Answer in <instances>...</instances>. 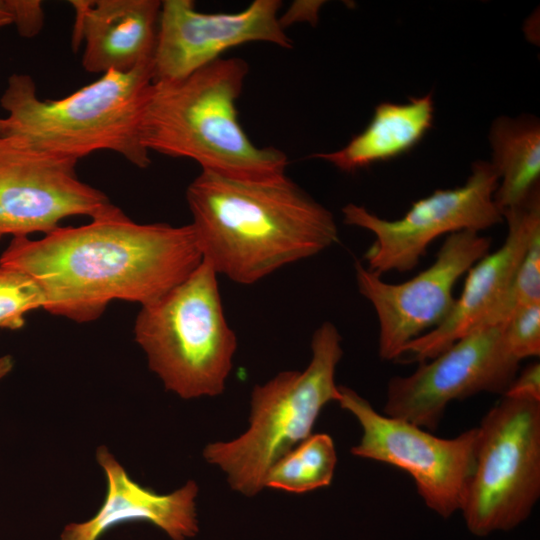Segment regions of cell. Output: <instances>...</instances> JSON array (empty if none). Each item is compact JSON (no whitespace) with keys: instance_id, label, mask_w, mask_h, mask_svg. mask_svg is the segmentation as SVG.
<instances>
[{"instance_id":"e0dca14e","label":"cell","mask_w":540,"mask_h":540,"mask_svg":"<svg viewBox=\"0 0 540 540\" xmlns=\"http://www.w3.org/2000/svg\"><path fill=\"white\" fill-rule=\"evenodd\" d=\"M433 119L432 93L411 98L403 104L383 102L375 107L367 127L348 144L311 157L327 161L343 172L354 173L410 151L431 129Z\"/></svg>"},{"instance_id":"30bf717a","label":"cell","mask_w":540,"mask_h":540,"mask_svg":"<svg viewBox=\"0 0 540 540\" xmlns=\"http://www.w3.org/2000/svg\"><path fill=\"white\" fill-rule=\"evenodd\" d=\"M431 360L390 379L385 415L435 430L450 402L482 392L504 395L520 363L504 343L502 324L473 330Z\"/></svg>"},{"instance_id":"4fadbf2b","label":"cell","mask_w":540,"mask_h":540,"mask_svg":"<svg viewBox=\"0 0 540 540\" xmlns=\"http://www.w3.org/2000/svg\"><path fill=\"white\" fill-rule=\"evenodd\" d=\"M278 0H255L236 13H203L191 0L161 2L153 82L178 80L221 58L226 50L266 42L288 49Z\"/></svg>"},{"instance_id":"2e32d148","label":"cell","mask_w":540,"mask_h":540,"mask_svg":"<svg viewBox=\"0 0 540 540\" xmlns=\"http://www.w3.org/2000/svg\"><path fill=\"white\" fill-rule=\"evenodd\" d=\"M72 45L84 43L82 65L91 73L127 72L153 61L161 1L72 0Z\"/></svg>"},{"instance_id":"44dd1931","label":"cell","mask_w":540,"mask_h":540,"mask_svg":"<svg viewBox=\"0 0 540 540\" xmlns=\"http://www.w3.org/2000/svg\"><path fill=\"white\" fill-rule=\"evenodd\" d=\"M45 296L39 283L29 274L0 266V328L19 329L26 313L44 309Z\"/></svg>"},{"instance_id":"ac0fdd59","label":"cell","mask_w":540,"mask_h":540,"mask_svg":"<svg viewBox=\"0 0 540 540\" xmlns=\"http://www.w3.org/2000/svg\"><path fill=\"white\" fill-rule=\"evenodd\" d=\"M489 140L493 151L491 164L499 177L494 201L503 213L539 192V121L532 116L499 117L491 126Z\"/></svg>"},{"instance_id":"7402d4cb","label":"cell","mask_w":540,"mask_h":540,"mask_svg":"<svg viewBox=\"0 0 540 540\" xmlns=\"http://www.w3.org/2000/svg\"><path fill=\"white\" fill-rule=\"evenodd\" d=\"M502 336L519 361L540 355V303L517 309L502 324Z\"/></svg>"},{"instance_id":"484cf974","label":"cell","mask_w":540,"mask_h":540,"mask_svg":"<svg viewBox=\"0 0 540 540\" xmlns=\"http://www.w3.org/2000/svg\"><path fill=\"white\" fill-rule=\"evenodd\" d=\"M14 23L11 0H0V27Z\"/></svg>"},{"instance_id":"6da1fadb","label":"cell","mask_w":540,"mask_h":540,"mask_svg":"<svg viewBox=\"0 0 540 540\" xmlns=\"http://www.w3.org/2000/svg\"><path fill=\"white\" fill-rule=\"evenodd\" d=\"M202 261L191 224H139L120 209L41 239L16 236L0 256V266L39 283L44 310L79 323L98 318L114 300H158Z\"/></svg>"},{"instance_id":"277c9868","label":"cell","mask_w":540,"mask_h":540,"mask_svg":"<svg viewBox=\"0 0 540 540\" xmlns=\"http://www.w3.org/2000/svg\"><path fill=\"white\" fill-rule=\"evenodd\" d=\"M152 82L150 61L127 72H106L67 97L44 100L29 75L13 74L0 99L8 113L1 134L77 161L109 150L145 168L151 160L140 140V120Z\"/></svg>"},{"instance_id":"9c48e42d","label":"cell","mask_w":540,"mask_h":540,"mask_svg":"<svg viewBox=\"0 0 540 540\" xmlns=\"http://www.w3.org/2000/svg\"><path fill=\"white\" fill-rule=\"evenodd\" d=\"M337 402L359 422L354 456L396 466L410 474L426 506L443 518L460 511L473 474L478 429L451 439L439 438L402 419L374 410L354 390L339 386Z\"/></svg>"},{"instance_id":"7a4b0ae2","label":"cell","mask_w":540,"mask_h":540,"mask_svg":"<svg viewBox=\"0 0 540 540\" xmlns=\"http://www.w3.org/2000/svg\"><path fill=\"white\" fill-rule=\"evenodd\" d=\"M186 199L203 261L241 285L315 256L339 238L333 214L287 175L249 181L201 170Z\"/></svg>"},{"instance_id":"3957f363","label":"cell","mask_w":540,"mask_h":540,"mask_svg":"<svg viewBox=\"0 0 540 540\" xmlns=\"http://www.w3.org/2000/svg\"><path fill=\"white\" fill-rule=\"evenodd\" d=\"M248 70L242 58H219L184 78L152 82L140 120L144 148L233 179L286 175V154L253 144L238 120L236 102Z\"/></svg>"},{"instance_id":"8fae6325","label":"cell","mask_w":540,"mask_h":540,"mask_svg":"<svg viewBox=\"0 0 540 540\" xmlns=\"http://www.w3.org/2000/svg\"><path fill=\"white\" fill-rule=\"evenodd\" d=\"M77 160L0 135V235L48 234L70 216L93 219L119 208L102 191L81 181Z\"/></svg>"},{"instance_id":"f1b7e54d","label":"cell","mask_w":540,"mask_h":540,"mask_svg":"<svg viewBox=\"0 0 540 540\" xmlns=\"http://www.w3.org/2000/svg\"><path fill=\"white\" fill-rule=\"evenodd\" d=\"M2 235H0V238H1Z\"/></svg>"},{"instance_id":"d4e9b609","label":"cell","mask_w":540,"mask_h":540,"mask_svg":"<svg viewBox=\"0 0 540 540\" xmlns=\"http://www.w3.org/2000/svg\"><path fill=\"white\" fill-rule=\"evenodd\" d=\"M322 2L320 1H299L293 3L287 14L280 17V23L285 28L296 21H317L318 11Z\"/></svg>"},{"instance_id":"ba28073f","label":"cell","mask_w":540,"mask_h":540,"mask_svg":"<svg viewBox=\"0 0 540 540\" xmlns=\"http://www.w3.org/2000/svg\"><path fill=\"white\" fill-rule=\"evenodd\" d=\"M499 177L491 163L478 161L466 183L437 189L414 202L397 220L380 218L364 206L349 203L342 208L343 221L375 236L364 254L365 266L381 276L415 268L431 242L444 234L480 232L503 220L494 201Z\"/></svg>"},{"instance_id":"9a60e30c","label":"cell","mask_w":540,"mask_h":540,"mask_svg":"<svg viewBox=\"0 0 540 540\" xmlns=\"http://www.w3.org/2000/svg\"><path fill=\"white\" fill-rule=\"evenodd\" d=\"M107 488L102 506L90 519L67 524L57 540H99L112 527L148 522L171 540H188L199 532L196 498L199 487L189 480L168 494H159L134 481L105 446L96 450Z\"/></svg>"},{"instance_id":"5bb4252c","label":"cell","mask_w":540,"mask_h":540,"mask_svg":"<svg viewBox=\"0 0 540 540\" xmlns=\"http://www.w3.org/2000/svg\"><path fill=\"white\" fill-rule=\"evenodd\" d=\"M508 224L504 243L467 272L464 287L450 313L435 328L412 340L403 355L424 362L479 328L507 292L532 240L540 232V193L502 213Z\"/></svg>"},{"instance_id":"8992f818","label":"cell","mask_w":540,"mask_h":540,"mask_svg":"<svg viewBox=\"0 0 540 540\" xmlns=\"http://www.w3.org/2000/svg\"><path fill=\"white\" fill-rule=\"evenodd\" d=\"M134 334L167 391L182 399L224 392L237 338L224 313L218 275L206 262L164 296L141 306Z\"/></svg>"},{"instance_id":"603a6c76","label":"cell","mask_w":540,"mask_h":540,"mask_svg":"<svg viewBox=\"0 0 540 540\" xmlns=\"http://www.w3.org/2000/svg\"><path fill=\"white\" fill-rule=\"evenodd\" d=\"M14 24L24 37L36 35L44 23V12L39 0H11Z\"/></svg>"},{"instance_id":"83f0119b","label":"cell","mask_w":540,"mask_h":540,"mask_svg":"<svg viewBox=\"0 0 540 540\" xmlns=\"http://www.w3.org/2000/svg\"><path fill=\"white\" fill-rule=\"evenodd\" d=\"M2 129H3V118H0V135L2 133Z\"/></svg>"},{"instance_id":"52a82bcc","label":"cell","mask_w":540,"mask_h":540,"mask_svg":"<svg viewBox=\"0 0 540 540\" xmlns=\"http://www.w3.org/2000/svg\"><path fill=\"white\" fill-rule=\"evenodd\" d=\"M502 396L477 427L475 467L460 509L479 537L519 526L540 496V400Z\"/></svg>"},{"instance_id":"4316f807","label":"cell","mask_w":540,"mask_h":540,"mask_svg":"<svg viewBox=\"0 0 540 540\" xmlns=\"http://www.w3.org/2000/svg\"><path fill=\"white\" fill-rule=\"evenodd\" d=\"M14 367V360L11 355L0 356V381L4 379Z\"/></svg>"},{"instance_id":"cb8c5ba5","label":"cell","mask_w":540,"mask_h":540,"mask_svg":"<svg viewBox=\"0 0 540 540\" xmlns=\"http://www.w3.org/2000/svg\"><path fill=\"white\" fill-rule=\"evenodd\" d=\"M504 395L523 396L540 400V364L534 362L516 375Z\"/></svg>"},{"instance_id":"ffe728a7","label":"cell","mask_w":540,"mask_h":540,"mask_svg":"<svg viewBox=\"0 0 540 540\" xmlns=\"http://www.w3.org/2000/svg\"><path fill=\"white\" fill-rule=\"evenodd\" d=\"M540 303V232L531 240L513 280L480 327L503 324L519 308Z\"/></svg>"},{"instance_id":"5b68a950","label":"cell","mask_w":540,"mask_h":540,"mask_svg":"<svg viewBox=\"0 0 540 540\" xmlns=\"http://www.w3.org/2000/svg\"><path fill=\"white\" fill-rule=\"evenodd\" d=\"M341 336L326 321L313 333L312 356L303 371H283L251 392L249 427L230 441L205 446L204 459L219 467L232 489L255 496L270 468L312 434L323 409L339 398L336 368L342 358Z\"/></svg>"},{"instance_id":"7c38bea8","label":"cell","mask_w":540,"mask_h":540,"mask_svg":"<svg viewBox=\"0 0 540 540\" xmlns=\"http://www.w3.org/2000/svg\"><path fill=\"white\" fill-rule=\"evenodd\" d=\"M491 239L473 231L447 236L432 265L408 281L392 284L355 263L357 287L373 306L379 322V356L395 360L404 348L450 313L456 282L483 256Z\"/></svg>"},{"instance_id":"d6986e66","label":"cell","mask_w":540,"mask_h":540,"mask_svg":"<svg viewBox=\"0 0 540 540\" xmlns=\"http://www.w3.org/2000/svg\"><path fill=\"white\" fill-rule=\"evenodd\" d=\"M337 454L326 433L311 434L281 457L268 471L264 487L305 493L331 484Z\"/></svg>"}]
</instances>
